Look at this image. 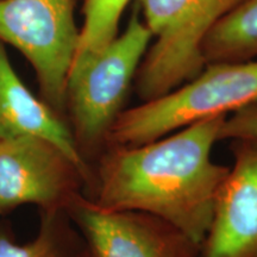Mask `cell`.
<instances>
[{"label":"cell","mask_w":257,"mask_h":257,"mask_svg":"<svg viewBox=\"0 0 257 257\" xmlns=\"http://www.w3.org/2000/svg\"><path fill=\"white\" fill-rule=\"evenodd\" d=\"M227 115L205 118L140 146H106L88 199L105 210L160 218L200 248L229 167L212 161Z\"/></svg>","instance_id":"cell-1"},{"label":"cell","mask_w":257,"mask_h":257,"mask_svg":"<svg viewBox=\"0 0 257 257\" xmlns=\"http://www.w3.org/2000/svg\"><path fill=\"white\" fill-rule=\"evenodd\" d=\"M152 41V32L136 9L120 35L70 69L66 118L80 153L89 165V160L102 152L112 126L124 111L128 91Z\"/></svg>","instance_id":"cell-2"},{"label":"cell","mask_w":257,"mask_h":257,"mask_svg":"<svg viewBox=\"0 0 257 257\" xmlns=\"http://www.w3.org/2000/svg\"><path fill=\"white\" fill-rule=\"evenodd\" d=\"M256 102L257 59L207 63L180 87L121 112L106 146H140L197 120L227 115Z\"/></svg>","instance_id":"cell-3"},{"label":"cell","mask_w":257,"mask_h":257,"mask_svg":"<svg viewBox=\"0 0 257 257\" xmlns=\"http://www.w3.org/2000/svg\"><path fill=\"white\" fill-rule=\"evenodd\" d=\"M240 0H138V11L153 35L135 78V91L149 101L172 92L206 66L202 43Z\"/></svg>","instance_id":"cell-4"},{"label":"cell","mask_w":257,"mask_h":257,"mask_svg":"<svg viewBox=\"0 0 257 257\" xmlns=\"http://www.w3.org/2000/svg\"><path fill=\"white\" fill-rule=\"evenodd\" d=\"M75 0H0V41L34 68L41 98L66 118L70 68L78 49Z\"/></svg>","instance_id":"cell-5"},{"label":"cell","mask_w":257,"mask_h":257,"mask_svg":"<svg viewBox=\"0 0 257 257\" xmlns=\"http://www.w3.org/2000/svg\"><path fill=\"white\" fill-rule=\"evenodd\" d=\"M87 181L60 148L41 137L0 140V214L23 205L66 211Z\"/></svg>","instance_id":"cell-6"},{"label":"cell","mask_w":257,"mask_h":257,"mask_svg":"<svg viewBox=\"0 0 257 257\" xmlns=\"http://www.w3.org/2000/svg\"><path fill=\"white\" fill-rule=\"evenodd\" d=\"M89 257H194L200 248L160 218L140 211L105 210L80 194L66 210Z\"/></svg>","instance_id":"cell-7"},{"label":"cell","mask_w":257,"mask_h":257,"mask_svg":"<svg viewBox=\"0 0 257 257\" xmlns=\"http://www.w3.org/2000/svg\"><path fill=\"white\" fill-rule=\"evenodd\" d=\"M201 257H257V140H232Z\"/></svg>","instance_id":"cell-8"},{"label":"cell","mask_w":257,"mask_h":257,"mask_svg":"<svg viewBox=\"0 0 257 257\" xmlns=\"http://www.w3.org/2000/svg\"><path fill=\"white\" fill-rule=\"evenodd\" d=\"M24 136L44 138L60 148L81 170L91 192L93 168L80 153L68 121L25 86L0 41V140Z\"/></svg>","instance_id":"cell-9"},{"label":"cell","mask_w":257,"mask_h":257,"mask_svg":"<svg viewBox=\"0 0 257 257\" xmlns=\"http://www.w3.org/2000/svg\"><path fill=\"white\" fill-rule=\"evenodd\" d=\"M205 62L257 59V0H240L211 29L202 43Z\"/></svg>","instance_id":"cell-10"},{"label":"cell","mask_w":257,"mask_h":257,"mask_svg":"<svg viewBox=\"0 0 257 257\" xmlns=\"http://www.w3.org/2000/svg\"><path fill=\"white\" fill-rule=\"evenodd\" d=\"M66 218V211L42 212L38 233L24 244L0 230V257H70L73 242Z\"/></svg>","instance_id":"cell-11"},{"label":"cell","mask_w":257,"mask_h":257,"mask_svg":"<svg viewBox=\"0 0 257 257\" xmlns=\"http://www.w3.org/2000/svg\"><path fill=\"white\" fill-rule=\"evenodd\" d=\"M128 3L130 0H83V23L72 67L99 53L117 36Z\"/></svg>","instance_id":"cell-12"},{"label":"cell","mask_w":257,"mask_h":257,"mask_svg":"<svg viewBox=\"0 0 257 257\" xmlns=\"http://www.w3.org/2000/svg\"><path fill=\"white\" fill-rule=\"evenodd\" d=\"M225 140H257V102L226 117L219 133V141Z\"/></svg>","instance_id":"cell-13"}]
</instances>
